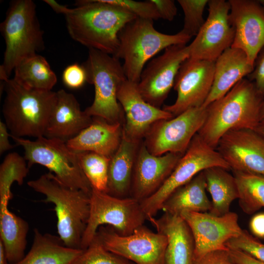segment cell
Masks as SVG:
<instances>
[{"label":"cell","mask_w":264,"mask_h":264,"mask_svg":"<svg viewBox=\"0 0 264 264\" xmlns=\"http://www.w3.org/2000/svg\"><path fill=\"white\" fill-rule=\"evenodd\" d=\"M62 79L68 88L73 89L80 88L87 82L86 70L82 65L77 63L71 64L64 69Z\"/></svg>","instance_id":"38"},{"label":"cell","mask_w":264,"mask_h":264,"mask_svg":"<svg viewBox=\"0 0 264 264\" xmlns=\"http://www.w3.org/2000/svg\"><path fill=\"white\" fill-rule=\"evenodd\" d=\"M32 0H15L10 2L0 30L5 44L3 62L0 66V79L9 78L15 67L23 60L44 49L43 31Z\"/></svg>","instance_id":"5"},{"label":"cell","mask_w":264,"mask_h":264,"mask_svg":"<svg viewBox=\"0 0 264 264\" xmlns=\"http://www.w3.org/2000/svg\"><path fill=\"white\" fill-rule=\"evenodd\" d=\"M191 37L179 31L167 34L156 30L154 21L136 18L127 23L118 34L119 45L115 55L124 60L127 79L138 83L148 61L163 49L175 44H186Z\"/></svg>","instance_id":"6"},{"label":"cell","mask_w":264,"mask_h":264,"mask_svg":"<svg viewBox=\"0 0 264 264\" xmlns=\"http://www.w3.org/2000/svg\"><path fill=\"white\" fill-rule=\"evenodd\" d=\"M206 191V181L202 171L173 192L163 203L161 210L177 216L185 212H209L212 203Z\"/></svg>","instance_id":"27"},{"label":"cell","mask_w":264,"mask_h":264,"mask_svg":"<svg viewBox=\"0 0 264 264\" xmlns=\"http://www.w3.org/2000/svg\"><path fill=\"white\" fill-rule=\"evenodd\" d=\"M110 4L120 6L137 18L151 20L160 19L154 5L151 0L144 1L132 0H103Z\"/></svg>","instance_id":"37"},{"label":"cell","mask_w":264,"mask_h":264,"mask_svg":"<svg viewBox=\"0 0 264 264\" xmlns=\"http://www.w3.org/2000/svg\"><path fill=\"white\" fill-rule=\"evenodd\" d=\"M259 121L260 124H264V97L261 106Z\"/></svg>","instance_id":"47"},{"label":"cell","mask_w":264,"mask_h":264,"mask_svg":"<svg viewBox=\"0 0 264 264\" xmlns=\"http://www.w3.org/2000/svg\"><path fill=\"white\" fill-rule=\"evenodd\" d=\"M254 130L264 138V124H259Z\"/></svg>","instance_id":"48"},{"label":"cell","mask_w":264,"mask_h":264,"mask_svg":"<svg viewBox=\"0 0 264 264\" xmlns=\"http://www.w3.org/2000/svg\"><path fill=\"white\" fill-rule=\"evenodd\" d=\"M117 96L125 118L123 133L132 140L140 142L154 123L174 117L163 109L146 101L139 92L137 83L127 79L120 86Z\"/></svg>","instance_id":"19"},{"label":"cell","mask_w":264,"mask_h":264,"mask_svg":"<svg viewBox=\"0 0 264 264\" xmlns=\"http://www.w3.org/2000/svg\"><path fill=\"white\" fill-rule=\"evenodd\" d=\"M229 19L235 31L231 47L243 50L254 65L264 46V2L257 0H229Z\"/></svg>","instance_id":"18"},{"label":"cell","mask_w":264,"mask_h":264,"mask_svg":"<svg viewBox=\"0 0 264 264\" xmlns=\"http://www.w3.org/2000/svg\"><path fill=\"white\" fill-rule=\"evenodd\" d=\"M14 70L13 79L27 88L52 90L57 82L46 59L38 54L20 62Z\"/></svg>","instance_id":"30"},{"label":"cell","mask_w":264,"mask_h":264,"mask_svg":"<svg viewBox=\"0 0 264 264\" xmlns=\"http://www.w3.org/2000/svg\"><path fill=\"white\" fill-rule=\"evenodd\" d=\"M225 246L229 250L243 252L264 263V244L254 238L245 230L242 229L240 234L228 241Z\"/></svg>","instance_id":"36"},{"label":"cell","mask_w":264,"mask_h":264,"mask_svg":"<svg viewBox=\"0 0 264 264\" xmlns=\"http://www.w3.org/2000/svg\"><path fill=\"white\" fill-rule=\"evenodd\" d=\"M77 154L81 169L92 188L106 193L110 158L92 152Z\"/></svg>","instance_id":"33"},{"label":"cell","mask_w":264,"mask_h":264,"mask_svg":"<svg viewBox=\"0 0 264 264\" xmlns=\"http://www.w3.org/2000/svg\"><path fill=\"white\" fill-rule=\"evenodd\" d=\"M92 118L91 124L66 141V145L75 152H92L110 158L120 144L123 125L98 117Z\"/></svg>","instance_id":"23"},{"label":"cell","mask_w":264,"mask_h":264,"mask_svg":"<svg viewBox=\"0 0 264 264\" xmlns=\"http://www.w3.org/2000/svg\"><path fill=\"white\" fill-rule=\"evenodd\" d=\"M149 221L156 232L166 237L165 264H193L195 242L189 226L181 216L164 213L159 218H153Z\"/></svg>","instance_id":"22"},{"label":"cell","mask_w":264,"mask_h":264,"mask_svg":"<svg viewBox=\"0 0 264 264\" xmlns=\"http://www.w3.org/2000/svg\"><path fill=\"white\" fill-rule=\"evenodd\" d=\"M90 213L81 245L86 249L98 228L108 225L121 235L132 234L147 220L140 202L132 197L119 198L92 188Z\"/></svg>","instance_id":"9"},{"label":"cell","mask_w":264,"mask_h":264,"mask_svg":"<svg viewBox=\"0 0 264 264\" xmlns=\"http://www.w3.org/2000/svg\"><path fill=\"white\" fill-rule=\"evenodd\" d=\"M249 226L255 236L264 238V213L254 215L250 221Z\"/></svg>","instance_id":"42"},{"label":"cell","mask_w":264,"mask_h":264,"mask_svg":"<svg viewBox=\"0 0 264 264\" xmlns=\"http://www.w3.org/2000/svg\"><path fill=\"white\" fill-rule=\"evenodd\" d=\"M189 58L188 45L170 46L152 60L142 72L137 83L140 93L150 104L160 108L174 87L182 64Z\"/></svg>","instance_id":"14"},{"label":"cell","mask_w":264,"mask_h":264,"mask_svg":"<svg viewBox=\"0 0 264 264\" xmlns=\"http://www.w3.org/2000/svg\"><path fill=\"white\" fill-rule=\"evenodd\" d=\"M8 128L5 123L0 121V154L14 148L9 141V137L11 136L8 132Z\"/></svg>","instance_id":"44"},{"label":"cell","mask_w":264,"mask_h":264,"mask_svg":"<svg viewBox=\"0 0 264 264\" xmlns=\"http://www.w3.org/2000/svg\"><path fill=\"white\" fill-rule=\"evenodd\" d=\"M8 262L3 244L0 241V264H8Z\"/></svg>","instance_id":"46"},{"label":"cell","mask_w":264,"mask_h":264,"mask_svg":"<svg viewBox=\"0 0 264 264\" xmlns=\"http://www.w3.org/2000/svg\"><path fill=\"white\" fill-rule=\"evenodd\" d=\"M115 57L96 49H88L85 68L87 82L93 85L94 98L85 111L91 117H98L114 123L121 122L124 115L117 99V92L126 80L123 65Z\"/></svg>","instance_id":"7"},{"label":"cell","mask_w":264,"mask_h":264,"mask_svg":"<svg viewBox=\"0 0 264 264\" xmlns=\"http://www.w3.org/2000/svg\"><path fill=\"white\" fill-rule=\"evenodd\" d=\"M183 155L168 153L162 155L150 153L140 144L134 166L130 197L140 202L157 191L170 175Z\"/></svg>","instance_id":"20"},{"label":"cell","mask_w":264,"mask_h":264,"mask_svg":"<svg viewBox=\"0 0 264 264\" xmlns=\"http://www.w3.org/2000/svg\"><path fill=\"white\" fill-rule=\"evenodd\" d=\"M154 5L160 19L172 21L177 14V7L173 0H151Z\"/></svg>","instance_id":"41"},{"label":"cell","mask_w":264,"mask_h":264,"mask_svg":"<svg viewBox=\"0 0 264 264\" xmlns=\"http://www.w3.org/2000/svg\"><path fill=\"white\" fill-rule=\"evenodd\" d=\"M140 142L123 133L120 144L110 157L106 193L119 198L130 197L134 166Z\"/></svg>","instance_id":"25"},{"label":"cell","mask_w":264,"mask_h":264,"mask_svg":"<svg viewBox=\"0 0 264 264\" xmlns=\"http://www.w3.org/2000/svg\"><path fill=\"white\" fill-rule=\"evenodd\" d=\"M180 216L192 233L195 245L194 257L213 251L228 250L226 242L242 230L239 223L238 215L233 212L222 216L207 212H185Z\"/></svg>","instance_id":"16"},{"label":"cell","mask_w":264,"mask_h":264,"mask_svg":"<svg viewBox=\"0 0 264 264\" xmlns=\"http://www.w3.org/2000/svg\"><path fill=\"white\" fill-rule=\"evenodd\" d=\"M230 255L236 264H264L248 254L238 250H229Z\"/></svg>","instance_id":"43"},{"label":"cell","mask_w":264,"mask_h":264,"mask_svg":"<svg viewBox=\"0 0 264 264\" xmlns=\"http://www.w3.org/2000/svg\"><path fill=\"white\" fill-rule=\"evenodd\" d=\"M207 5V18L188 45L189 58L215 62L226 49L231 47L235 31L229 21L228 0H209Z\"/></svg>","instance_id":"13"},{"label":"cell","mask_w":264,"mask_h":264,"mask_svg":"<svg viewBox=\"0 0 264 264\" xmlns=\"http://www.w3.org/2000/svg\"><path fill=\"white\" fill-rule=\"evenodd\" d=\"M71 264H135L107 250L95 236Z\"/></svg>","instance_id":"34"},{"label":"cell","mask_w":264,"mask_h":264,"mask_svg":"<svg viewBox=\"0 0 264 264\" xmlns=\"http://www.w3.org/2000/svg\"><path fill=\"white\" fill-rule=\"evenodd\" d=\"M76 5L65 16L70 37L88 49L114 56L118 48L119 33L137 17L103 0H77Z\"/></svg>","instance_id":"1"},{"label":"cell","mask_w":264,"mask_h":264,"mask_svg":"<svg viewBox=\"0 0 264 264\" xmlns=\"http://www.w3.org/2000/svg\"><path fill=\"white\" fill-rule=\"evenodd\" d=\"M209 0H178L184 15L181 30L191 38L196 36L205 22L203 12Z\"/></svg>","instance_id":"35"},{"label":"cell","mask_w":264,"mask_h":264,"mask_svg":"<svg viewBox=\"0 0 264 264\" xmlns=\"http://www.w3.org/2000/svg\"><path fill=\"white\" fill-rule=\"evenodd\" d=\"M10 137L23 149L29 168L35 164L44 166L63 184L90 194L92 187L81 169L77 153L71 150L66 142L45 136L35 140Z\"/></svg>","instance_id":"8"},{"label":"cell","mask_w":264,"mask_h":264,"mask_svg":"<svg viewBox=\"0 0 264 264\" xmlns=\"http://www.w3.org/2000/svg\"><path fill=\"white\" fill-rule=\"evenodd\" d=\"M253 68L254 65L243 50L233 47L226 49L215 62L212 87L202 107L225 95Z\"/></svg>","instance_id":"24"},{"label":"cell","mask_w":264,"mask_h":264,"mask_svg":"<svg viewBox=\"0 0 264 264\" xmlns=\"http://www.w3.org/2000/svg\"><path fill=\"white\" fill-rule=\"evenodd\" d=\"M206 108L189 109L169 119L157 121L151 127L143 142L154 155L168 153L183 155L206 119Z\"/></svg>","instance_id":"12"},{"label":"cell","mask_w":264,"mask_h":264,"mask_svg":"<svg viewBox=\"0 0 264 264\" xmlns=\"http://www.w3.org/2000/svg\"><path fill=\"white\" fill-rule=\"evenodd\" d=\"M56 95L44 136L66 142L89 126L93 118L81 110L73 94L62 89Z\"/></svg>","instance_id":"21"},{"label":"cell","mask_w":264,"mask_h":264,"mask_svg":"<svg viewBox=\"0 0 264 264\" xmlns=\"http://www.w3.org/2000/svg\"><path fill=\"white\" fill-rule=\"evenodd\" d=\"M264 97L253 82L242 79L225 95L206 107V119L198 134L208 145L216 149L221 137L228 131L254 130L260 124Z\"/></svg>","instance_id":"2"},{"label":"cell","mask_w":264,"mask_h":264,"mask_svg":"<svg viewBox=\"0 0 264 264\" xmlns=\"http://www.w3.org/2000/svg\"><path fill=\"white\" fill-rule=\"evenodd\" d=\"M83 250L68 247L59 236L43 233L35 228L30 250L13 264H71Z\"/></svg>","instance_id":"26"},{"label":"cell","mask_w":264,"mask_h":264,"mask_svg":"<svg viewBox=\"0 0 264 264\" xmlns=\"http://www.w3.org/2000/svg\"><path fill=\"white\" fill-rule=\"evenodd\" d=\"M27 185L44 195L45 202L55 205L58 236L64 244L81 249L89 216L90 194L66 185L50 172L28 181Z\"/></svg>","instance_id":"3"},{"label":"cell","mask_w":264,"mask_h":264,"mask_svg":"<svg viewBox=\"0 0 264 264\" xmlns=\"http://www.w3.org/2000/svg\"><path fill=\"white\" fill-rule=\"evenodd\" d=\"M227 169L215 166L203 171L206 190L212 198V207L209 213L222 216L230 212L232 202L239 198L236 180Z\"/></svg>","instance_id":"29"},{"label":"cell","mask_w":264,"mask_h":264,"mask_svg":"<svg viewBox=\"0 0 264 264\" xmlns=\"http://www.w3.org/2000/svg\"><path fill=\"white\" fill-rule=\"evenodd\" d=\"M215 166L230 170L217 150L208 145L197 133L162 185L151 196L140 201L147 220L155 217L164 202L176 189L200 172Z\"/></svg>","instance_id":"10"},{"label":"cell","mask_w":264,"mask_h":264,"mask_svg":"<svg viewBox=\"0 0 264 264\" xmlns=\"http://www.w3.org/2000/svg\"><path fill=\"white\" fill-rule=\"evenodd\" d=\"M8 204L0 202V241L3 244L8 262L13 264L25 256L29 226L27 221L9 210Z\"/></svg>","instance_id":"28"},{"label":"cell","mask_w":264,"mask_h":264,"mask_svg":"<svg viewBox=\"0 0 264 264\" xmlns=\"http://www.w3.org/2000/svg\"><path fill=\"white\" fill-rule=\"evenodd\" d=\"M216 150L233 172L264 176V138L255 130L228 131L219 140Z\"/></svg>","instance_id":"17"},{"label":"cell","mask_w":264,"mask_h":264,"mask_svg":"<svg viewBox=\"0 0 264 264\" xmlns=\"http://www.w3.org/2000/svg\"><path fill=\"white\" fill-rule=\"evenodd\" d=\"M215 62L188 58L181 65L174 88L177 97L172 105L163 109L174 116L192 108L201 107L211 90Z\"/></svg>","instance_id":"15"},{"label":"cell","mask_w":264,"mask_h":264,"mask_svg":"<svg viewBox=\"0 0 264 264\" xmlns=\"http://www.w3.org/2000/svg\"><path fill=\"white\" fill-rule=\"evenodd\" d=\"M44 1L57 14H62L65 16L70 11L71 9L67 7V6L60 4L54 0H44Z\"/></svg>","instance_id":"45"},{"label":"cell","mask_w":264,"mask_h":264,"mask_svg":"<svg viewBox=\"0 0 264 264\" xmlns=\"http://www.w3.org/2000/svg\"><path fill=\"white\" fill-rule=\"evenodd\" d=\"M95 236L107 250L135 264H165L166 237L144 225L125 236L103 225Z\"/></svg>","instance_id":"11"},{"label":"cell","mask_w":264,"mask_h":264,"mask_svg":"<svg viewBox=\"0 0 264 264\" xmlns=\"http://www.w3.org/2000/svg\"><path fill=\"white\" fill-rule=\"evenodd\" d=\"M3 82L2 112L12 136H44L56 102V92L25 88L13 78Z\"/></svg>","instance_id":"4"},{"label":"cell","mask_w":264,"mask_h":264,"mask_svg":"<svg viewBox=\"0 0 264 264\" xmlns=\"http://www.w3.org/2000/svg\"><path fill=\"white\" fill-rule=\"evenodd\" d=\"M253 82L258 91L264 96V46L258 52L252 71L247 76Z\"/></svg>","instance_id":"39"},{"label":"cell","mask_w":264,"mask_h":264,"mask_svg":"<svg viewBox=\"0 0 264 264\" xmlns=\"http://www.w3.org/2000/svg\"><path fill=\"white\" fill-rule=\"evenodd\" d=\"M24 157L16 152L8 154L0 166V202H8L12 198L11 187L16 182L22 184L29 168Z\"/></svg>","instance_id":"32"},{"label":"cell","mask_w":264,"mask_h":264,"mask_svg":"<svg viewBox=\"0 0 264 264\" xmlns=\"http://www.w3.org/2000/svg\"><path fill=\"white\" fill-rule=\"evenodd\" d=\"M264 2V0H263Z\"/></svg>","instance_id":"49"},{"label":"cell","mask_w":264,"mask_h":264,"mask_svg":"<svg viewBox=\"0 0 264 264\" xmlns=\"http://www.w3.org/2000/svg\"><path fill=\"white\" fill-rule=\"evenodd\" d=\"M237 183L239 205L243 211L251 214L264 207V176L233 172Z\"/></svg>","instance_id":"31"},{"label":"cell","mask_w":264,"mask_h":264,"mask_svg":"<svg viewBox=\"0 0 264 264\" xmlns=\"http://www.w3.org/2000/svg\"><path fill=\"white\" fill-rule=\"evenodd\" d=\"M192 264H236L228 250H219L194 257Z\"/></svg>","instance_id":"40"}]
</instances>
